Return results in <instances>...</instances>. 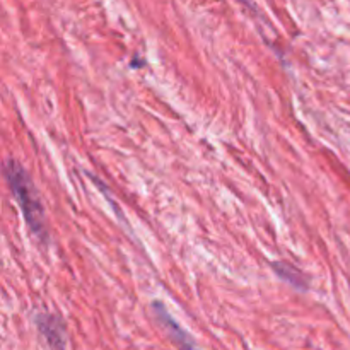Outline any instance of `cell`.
<instances>
[{
    "label": "cell",
    "mask_w": 350,
    "mask_h": 350,
    "mask_svg": "<svg viewBox=\"0 0 350 350\" xmlns=\"http://www.w3.org/2000/svg\"><path fill=\"white\" fill-rule=\"evenodd\" d=\"M5 176L7 181H9L10 190H12V195L16 197L17 204H19L21 211H23L31 234H34L38 239L44 241L46 239L44 207L41 204V198L38 195L36 187L33 185V180L27 174V171L14 159H10L7 163Z\"/></svg>",
    "instance_id": "obj_1"
},
{
    "label": "cell",
    "mask_w": 350,
    "mask_h": 350,
    "mask_svg": "<svg viewBox=\"0 0 350 350\" xmlns=\"http://www.w3.org/2000/svg\"><path fill=\"white\" fill-rule=\"evenodd\" d=\"M36 327L46 350H65L67 347V328H65L64 320L58 314H38Z\"/></svg>",
    "instance_id": "obj_2"
},
{
    "label": "cell",
    "mask_w": 350,
    "mask_h": 350,
    "mask_svg": "<svg viewBox=\"0 0 350 350\" xmlns=\"http://www.w3.org/2000/svg\"><path fill=\"white\" fill-rule=\"evenodd\" d=\"M152 310H154V313H156V317L159 318L161 323H163L164 327H166V330L170 332L171 338H173L174 344L180 347V350H197L193 345V340H191V338L185 334L183 328H181L180 325L173 320V317L167 313V310L164 304L157 303L156 301V303L152 304Z\"/></svg>",
    "instance_id": "obj_3"
},
{
    "label": "cell",
    "mask_w": 350,
    "mask_h": 350,
    "mask_svg": "<svg viewBox=\"0 0 350 350\" xmlns=\"http://www.w3.org/2000/svg\"><path fill=\"white\" fill-rule=\"evenodd\" d=\"M272 269L277 275L280 277L282 280H286L287 284H291L293 287L299 291H306L308 289V280L304 279L303 272L296 267H293L291 263L287 262H275L272 263Z\"/></svg>",
    "instance_id": "obj_4"
},
{
    "label": "cell",
    "mask_w": 350,
    "mask_h": 350,
    "mask_svg": "<svg viewBox=\"0 0 350 350\" xmlns=\"http://www.w3.org/2000/svg\"><path fill=\"white\" fill-rule=\"evenodd\" d=\"M241 3H245V5H250V0H239Z\"/></svg>",
    "instance_id": "obj_5"
}]
</instances>
